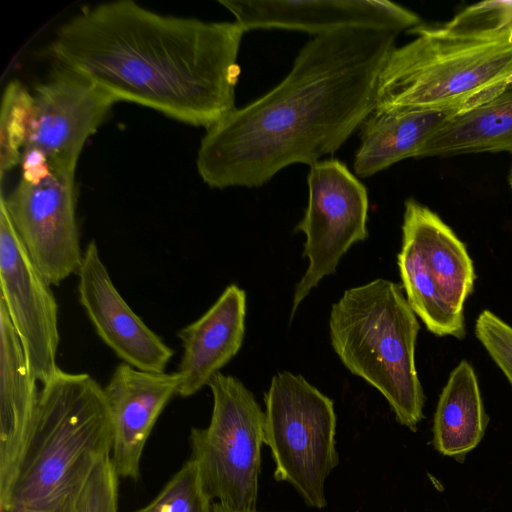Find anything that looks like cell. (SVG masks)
<instances>
[{"mask_svg":"<svg viewBox=\"0 0 512 512\" xmlns=\"http://www.w3.org/2000/svg\"><path fill=\"white\" fill-rule=\"evenodd\" d=\"M399 32L349 27L313 36L274 88L206 129L196 166L210 188H257L292 164L333 155L373 111Z\"/></svg>","mask_w":512,"mask_h":512,"instance_id":"6da1fadb","label":"cell"},{"mask_svg":"<svg viewBox=\"0 0 512 512\" xmlns=\"http://www.w3.org/2000/svg\"><path fill=\"white\" fill-rule=\"evenodd\" d=\"M245 33L236 21L165 15L118 0L83 8L58 28L49 51L118 102L208 129L236 109Z\"/></svg>","mask_w":512,"mask_h":512,"instance_id":"7a4b0ae2","label":"cell"},{"mask_svg":"<svg viewBox=\"0 0 512 512\" xmlns=\"http://www.w3.org/2000/svg\"><path fill=\"white\" fill-rule=\"evenodd\" d=\"M112 444L103 387L87 373L59 368L42 384L31 436L0 512H76Z\"/></svg>","mask_w":512,"mask_h":512,"instance_id":"3957f363","label":"cell"},{"mask_svg":"<svg viewBox=\"0 0 512 512\" xmlns=\"http://www.w3.org/2000/svg\"><path fill=\"white\" fill-rule=\"evenodd\" d=\"M415 38L395 47L379 72L377 111L461 112L512 87V30L458 33L418 25Z\"/></svg>","mask_w":512,"mask_h":512,"instance_id":"277c9868","label":"cell"},{"mask_svg":"<svg viewBox=\"0 0 512 512\" xmlns=\"http://www.w3.org/2000/svg\"><path fill=\"white\" fill-rule=\"evenodd\" d=\"M402 289L378 278L346 290L332 305L329 333L343 365L385 397L401 425L416 431L425 401L415 365L420 326Z\"/></svg>","mask_w":512,"mask_h":512,"instance_id":"5b68a950","label":"cell"},{"mask_svg":"<svg viewBox=\"0 0 512 512\" xmlns=\"http://www.w3.org/2000/svg\"><path fill=\"white\" fill-rule=\"evenodd\" d=\"M264 403L274 478L292 485L308 506L324 508L325 482L339 463L333 401L303 376L284 371L273 376Z\"/></svg>","mask_w":512,"mask_h":512,"instance_id":"8992f818","label":"cell"},{"mask_svg":"<svg viewBox=\"0 0 512 512\" xmlns=\"http://www.w3.org/2000/svg\"><path fill=\"white\" fill-rule=\"evenodd\" d=\"M397 259L406 299L426 328L463 338L464 304L475 282L472 259L453 230L414 199L405 201Z\"/></svg>","mask_w":512,"mask_h":512,"instance_id":"52a82bcc","label":"cell"},{"mask_svg":"<svg viewBox=\"0 0 512 512\" xmlns=\"http://www.w3.org/2000/svg\"><path fill=\"white\" fill-rule=\"evenodd\" d=\"M213 396L209 425L190 432V459L214 502L241 512L255 511L264 411L237 378L216 373L208 383Z\"/></svg>","mask_w":512,"mask_h":512,"instance_id":"ba28073f","label":"cell"},{"mask_svg":"<svg viewBox=\"0 0 512 512\" xmlns=\"http://www.w3.org/2000/svg\"><path fill=\"white\" fill-rule=\"evenodd\" d=\"M307 184V207L295 231L305 234L303 256L309 264L294 291L291 319L348 249L368 236L367 189L343 162L330 158L311 165Z\"/></svg>","mask_w":512,"mask_h":512,"instance_id":"9c48e42d","label":"cell"},{"mask_svg":"<svg viewBox=\"0 0 512 512\" xmlns=\"http://www.w3.org/2000/svg\"><path fill=\"white\" fill-rule=\"evenodd\" d=\"M118 102L75 70L55 62L33 94V117L25 147L47 157L53 173L75 175L86 141Z\"/></svg>","mask_w":512,"mask_h":512,"instance_id":"30bf717a","label":"cell"},{"mask_svg":"<svg viewBox=\"0 0 512 512\" xmlns=\"http://www.w3.org/2000/svg\"><path fill=\"white\" fill-rule=\"evenodd\" d=\"M74 176L52 172L38 183L20 179L7 197L0 196L32 262L51 285L77 274L83 259Z\"/></svg>","mask_w":512,"mask_h":512,"instance_id":"8fae6325","label":"cell"},{"mask_svg":"<svg viewBox=\"0 0 512 512\" xmlns=\"http://www.w3.org/2000/svg\"><path fill=\"white\" fill-rule=\"evenodd\" d=\"M1 300L33 378L46 383L59 369L58 305L51 284L32 262L0 197Z\"/></svg>","mask_w":512,"mask_h":512,"instance_id":"7c38bea8","label":"cell"},{"mask_svg":"<svg viewBox=\"0 0 512 512\" xmlns=\"http://www.w3.org/2000/svg\"><path fill=\"white\" fill-rule=\"evenodd\" d=\"M246 32L286 29L314 36L349 27L396 32L420 25L413 11L386 0H220Z\"/></svg>","mask_w":512,"mask_h":512,"instance_id":"4fadbf2b","label":"cell"},{"mask_svg":"<svg viewBox=\"0 0 512 512\" xmlns=\"http://www.w3.org/2000/svg\"><path fill=\"white\" fill-rule=\"evenodd\" d=\"M78 275L79 302L101 340L125 363L165 372L174 351L134 313L116 289L92 240Z\"/></svg>","mask_w":512,"mask_h":512,"instance_id":"5bb4252c","label":"cell"},{"mask_svg":"<svg viewBox=\"0 0 512 512\" xmlns=\"http://www.w3.org/2000/svg\"><path fill=\"white\" fill-rule=\"evenodd\" d=\"M180 374L149 372L125 362L103 387L112 425L111 459L119 477L137 481L147 439L165 406L177 394Z\"/></svg>","mask_w":512,"mask_h":512,"instance_id":"9a60e30c","label":"cell"},{"mask_svg":"<svg viewBox=\"0 0 512 512\" xmlns=\"http://www.w3.org/2000/svg\"><path fill=\"white\" fill-rule=\"evenodd\" d=\"M39 392L20 340L0 302V503L6 500L26 451Z\"/></svg>","mask_w":512,"mask_h":512,"instance_id":"2e32d148","label":"cell"},{"mask_svg":"<svg viewBox=\"0 0 512 512\" xmlns=\"http://www.w3.org/2000/svg\"><path fill=\"white\" fill-rule=\"evenodd\" d=\"M245 316L246 293L231 284L200 318L178 331L183 353L177 370L181 377L177 395L196 394L238 353Z\"/></svg>","mask_w":512,"mask_h":512,"instance_id":"e0dca14e","label":"cell"},{"mask_svg":"<svg viewBox=\"0 0 512 512\" xmlns=\"http://www.w3.org/2000/svg\"><path fill=\"white\" fill-rule=\"evenodd\" d=\"M447 110H373L359 130L360 143L353 169L367 178L407 158H418L420 151L446 119L456 114Z\"/></svg>","mask_w":512,"mask_h":512,"instance_id":"ac0fdd59","label":"cell"},{"mask_svg":"<svg viewBox=\"0 0 512 512\" xmlns=\"http://www.w3.org/2000/svg\"><path fill=\"white\" fill-rule=\"evenodd\" d=\"M483 152L512 154V87L446 119L418 158Z\"/></svg>","mask_w":512,"mask_h":512,"instance_id":"d6986e66","label":"cell"},{"mask_svg":"<svg viewBox=\"0 0 512 512\" xmlns=\"http://www.w3.org/2000/svg\"><path fill=\"white\" fill-rule=\"evenodd\" d=\"M488 421L475 371L462 360L440 394L433 420V445L444 456H463L480 443Z\"/></svg>","mask_w":512,"mask_h":512,"instance_id":"ffe728a7","label":"cell"},{"mask_svg":"<svg viewBox=\"0 0 512 512\" xmlns=\"http://www.w3.org/2000/svg\"><path fill=\"white\" fill-rule=\"evenodd\" d=\"M33 117V94L17 80L5 87L0 112L1 178L21 162Z\"/></svg>","mask_w":512,"mask_h":512,"instance_id":"44dd1931","label":"cell"},{"mask_svg":"<svg viewBox=\"0 0 512 512\" xmlns=\"http://www.w3.org/2000/svg\"><path fill=\"white\" fill-rule=\"evenodd\" d=\"M213 503L189 458L150 503L134 512H211Z\"/></svg>","mask_w":512,"mask_h":512,"instance_id":"7402d4cb","label":"cell"},{"mask_svg":"<svg viewBox=\"0 0 512 512\" xmlns=\"http://www.w3.org/2000/svg\"><path fill=\"white\" fill-rule=\"evenodd\" d=\"M443 26L458 33H492L512 30V0L483 1L458 12Z\"/></svg>","mask_w":512,"mask_h":512,"instance_id":"603a6c76","label":"cell"},{"mask_svg":"<svg viewBox=\"0 0 512 512\" xmlns=\"http://www.w3.org/2000/svg\"><path fill=\"white\" fill-rule=\"evenodd\" d=\"M119 478L111 457L101 461L82 492L76 512H118Z\"/></svg>","mask_w":512,"mask_h":512,"instance_id":"cb8c5ba5","label":"cell"},{"mask_svg":"<svg viewBox=\"0 0 512 512\" xmlns=\"http://www.w3.org/2000/svg\"><path fill=\"white\" fill-rule=\"evenodd\" d=\"M475 333L512 386V327L484 310L476 320Z\"/></svg>","mask_w":512,"mask_h":512,"instance_id":"d4e9b609","label":"cell"},{"mask_svg":"<svg viewBox=\"0 0 512 512\" xmlns=\"http://www.w3.org/2000/svg\"><path fill=\"white\" fill-rule=\"evenodd\" d=\"M21 179L28 183H38L52 173L46 155L35 147H25L21 157Z\"/></svg>","mask_w":512,"mask_h":512,"instance_id":"484cf974","label":"cell"},{"mask_svg":"<svg viewBox=\"0 0 512 512\" xmlns=\"http://www.w3.org/2000/svg\"><path fill=\"white\" fill-rule=\"evenodd\" d=\"M211 512H241V511L230 510V509L222 506L218 502H214ZM248 512H258V511L255 510V511H248Z\"/></svg>","mask_w":512,"mask_h":512,"instance_id":"4316f807","label":"cell"},{"mask_svg":"<svg viewBox=\"0 0 512 512\" xmlns=\"http://www.w3.org/2000/svg\"><path fill=\"white\" fill-rule=\"evenodd\" d=\"M509 184H510V187H511V190H512V168H511V171H510V174H509Z\"/></svg>","mask_w":512,"mask_h":512,"instance_id":"83f0119b","label":"cell"}]
</instances>
